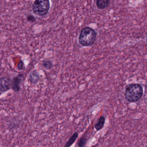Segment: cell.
<instances>
[{
  "mask_svg": "<svg viewBox=\"0 0 147 147\" xmlns=\"http://www.w3.org/2000/svg\"><path fill=\"white\" fill-rule=\"evenodd\" d=\"M143 95L142 86L138 83H132L126 88L125 96L129 102H136L140 100Z\"/></svg>",
  "mask_w": 147,
  "mask_h": 147,
  "instance_id": "6da1fadb",
  "label": "cell"
},
{
  "mask_svg": "<svg viewBox=\"0 0 147 147\" xmlns=\"http://www.w3.org/2000/svg\"><path fill=\"white\" fill-rule=\"evenodd\" d=\"M96 36L97 33L94 29L90 27H85L80 33L79 42L83 46H90L95 43Z\"/></svg>",
  "mask_w": 147,
  "mask_h": 147,
  "instance_id": "7a4b0ae2",
  "label": "cell"
},
{
  "mask_svg": "<svg viewBox=\"0 0 147 147\" xmlns=\"http://www.w3.org/2000/svg\"><path fill=\"white\" fill-rule=\"evenodd\" d=\"M50 8V2L48 0H36L32 5L33 12L39 17L46 15Z\"/></svg>",
  "mask_w": 147,
  "mask_h": 147,
  "instance_id": "3957f363",
  "label": "cell"
},
{
  "mask_svg": "<svg viewBox=\"0 0 147 147\" xmlns=\"http://www.w3.org/2000/svg\"><path fill=\"white\" fill-rule=\"evenodd\" d=\"M11 88V79L8 76L0 78V94L7 92Z\"/></svg>",
  "mask_w": 147,
  "mask_h": 147,
  "instance_id": "277c9868",
  "label": "cell"
},
{
  "mask_svg": "<svg viewBox=\"0 0 147 147\" xmlns=\"http://www.w3.org/2000/svg\"><path fill=\"white\" fill-rule=\"evenodd\" d=\"M23 79V75L19 74L17 76L13 77L11 80V89L15 92H18L20 90V85Z\"/></svg>",
  "mask_w": 147,
  "mask_h": 147,
  "instance_id": "5b68a950",
  "label": "cell"
},
{
  "mask_svg": "<svg viewBox=\"0 0 147 147\" xmlns=\"http://www.w3.org/2000/svg\"><path fill=\"white\" fill-rule=\"evenodd\" d=\"M40 80V75L37 70H33L28 76V81L32 84H35L39 82Z\"/></svg>",
  "mask_w": 147,
  "mask_h": 147,
  "instance_id": "8992f818",
  "label": "cell"
},
{
  "mask_svg": "<svg viewBox=\"0 0 147 147\" xmlns=\"http://www.w3.org/2000/svg\"><path fill=\"white\" fill-rule=\"evenodd\" d=\"M110 4V1L108 0H98L96 2V5L100 9H104L107 8Z\"/></svg>",
  "mask_w": 147,
  "mask_h": 147,
  "instance_id": "52a82bcc",
  "label": "cell"
},
{
  "mask_svg": "<svg viewBox=\"0 0 147 147\" xmlns=\"http://www.w3.org/2000/svg\"><path fill=\"white\" fill-rule=\"evenodd\" d=\"M105 117L103 116H101L98 119L97 122L95 125V128L97 131H99L102 129L104 127V124H105Z\"/></svg>",
  "mask_w": 147,
  "mask_h": 147,
  "instance_id": "ba28073f",
  "label": "cell"
},
{
  "mask_svg": "<svg viewBox=\"0 0 147 147\" xmlns=\"http://www.w3.org/2000/svg\"><path fill=\"white\" fill-rule=\"evenodd\" d=\"M78 134L77 132L74 133V135L69 138V141L66 144L65 147H70L71 145L74 142L76 138L78 137Z\"/></svg>",
  "mask_w": 147,
  "mask_h": 147,
  "instance_id": "9c48e42d",
  "label": "cell"
},
{
  "mask_svg": "<svg viewBox=\"0 0 147 147\" xmlns=\"http://www.w3.org/2000/svg\"><path fill=\"white\" fill-rule=\"evenodd\" d=\"M42 66L47 69H50L52 68L53 63L50 60H45L42 61Z\"/></svg>",
  "mask_w": 147,
  "mask_h": 147,
  "instance_id": "30bf717a",
  "label": "cell"
},
{
  "mask_svg": "<svg viewBox=\"0 0 147 147\" xmlns=\"http://www.w3.org/2000/svg\"><path fill=\"white\" fill-rule=\"evenodd\" d=\"M86 142L87 139L85 137L80 138L78 143L79 147H84L86 145Z\"/></svg>",
  "mask_w": 147,
  "mask_h": 147,
  "instance_id": "8fae6325",
  "label": "cell"
},
{
  "mask_svg": "<svg viewBox=\"0 0 147 147\" xmlns=\"http://www.w3.org/2000/svg\"><path fill=\"white\" fill-rule=\"evenodd\" d=\"M17 68L19 70H23L25 69L24 63L22 60H20L17 65Z\"/></svg>",
  "mask_w": 147,
  "mask_h": 147,
  "instance_id": "7c38bea8",
  "label": "cell"
},
{
  "mask_svg": "<svg viewBox=\"0 0 147 147\" xmlns=\"http://www.w3.org/2000/svg\"><path fill=\"white\" fill-rule=\"evenodd\" d=\"M27 20L29 22H32L33 23V22H34L35 21L36 19L33 15H29L27 17Z\"/></svg>",
  "mask_w": 147,
  "mask_h": 147,
  "instance_id": "4fadbf2b",
  "label": "cell"
}]
</instances>
